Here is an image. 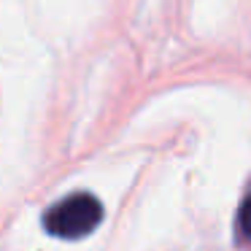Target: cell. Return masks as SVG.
Returning a JSON list of instances; mask_svg holds the SVG:
<instances>
[{
	"instance_id": "7a4b0ae2",
	"label": "cell",
	"mask_w": 251,
	"mask_h": 251,
	"mask_svg": "<svg viewBox=\"0 0 251 251\" xmlns=\"http://www.w3.org/2000/svg\"><path fill=\"white\" fill-rule=\"evenodd\" d=\"M238 227L246 238H251V195L243 200V205H240V211H238Z\"/></svg>"
},
{
	"instance_id": "6da1fadb",
	"label": "cell",
	"mask_w": 251,
	"mask_h": 251,
	"mask_svg": "<svg viewBox=\"0 0 251 251\" xmlns=\"http://www.w3.org/2000/svg\"><path fill=\"white\" fill-rule=\"evenodd\" d=\"M100 222H103V202L89 192H76L44 213V229L65 240L84 238Z\"/></svg>"
}]
</instances>
